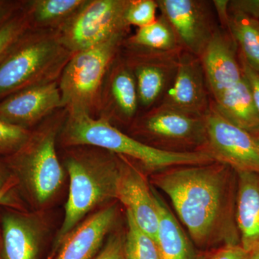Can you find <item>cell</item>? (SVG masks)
<instances>
[{"label":"cell","instance_id":"6da1fadb","mask_svg":"<svg viewBox=\"0 0 259 259\" xmlns=\"http://www.w3.org/2000/svg\"><path fill=\"white\" fill-rule=\"evenodd\" d=\"M196 245H241L236 223L238 177L219 161L166 168L153 175Z\"/></svg>","mask_w":259,"mask_h":259},{"label":"cell","instance_id":"7a4b0ae2","mask_svg":"<svg viewBox=\"0 0 259 259\" xmlns=\"http://www.w3.org/2000/svg\"><path fill=\"white\" fill-rule=\"evenodd\" d=\"M65 147L92 146L133 160L148 171L216 161L207 151L175 152L158 149L122 132L100 117L84 113H67L60 133Z\"/></svg>","mask_w":259,"mask_h":259},{"label":"cell","instance_id":"3957f363","mask_svg":"<svg viewBox=\"0 0 259 259\" xmlns=\"http://www.w3.org/2000/svg\"><path fill=\"white\" fill-rule=\"evenodd\" d=\"M65 164L69 192L56 248L92 209L117 198L120 171L118 155L92 146L71 147Z\"/></svg>","mask_w":259,"mask_h":259},{"label":"cell","instance_id":"277c9868","mask_svg":"<svg viewBox=\"0 0 259 259\" xmlns=\"http://www.w3.org/2000/svg\"><path fill=\"white\" fill-rule=\"evenodd\" d=\"M72 56L57 30L30 28L0 60V100L25 89L59 81Z\"/></svg>","mask_w":259,"mask_h":259},{"label":"cell","instance_id":"5b68a950","mask_svg":"<svg viewBox=\"0 0 259 259\" xmlns=\"http://www.w3.org/2000/svg\"><path fill=\"white\" fill-rule=\"evenodd\" d=\"M67 112L64 109L54 112L31 131L23 147L5 163L14 174L18 185L36 205L47 203L60 189L64 169L58 157L56 140Z\"/></svg>","mask_w":259,"mask_h":259},{"label":"cell","instance_id":"8992f818","mask_svg":"<svg viewBox=\"0 0 259 259\" xmlns=\"http://www.w3.org/2000/svg\"><path fill=\"white\" fill-rule=\"evenodd\" d=\"M127 34L73 54L59 80L61 107L67 113L96 117L104 80Z\"/></svg>","mask_w":259,"mask_h":259},{"label":"cell","instance_id":"52a82bcc","mask_svg":"<svg viewBox=\"0 0 259 259\" xmlns=\"http://www.w3.org/2000/svg\"><path fill=\"white\" fill-rule=\"evenodd\" d=\"M129 127L135 139L142 138V142L158 149L207 151L205 116L190 115L159 104L141 112Z\"/></svg>","mask_w":259,"mask_h":259},{"label":"cell","instance_id":"ba28073f","mask_svg":"<svg viewBox=\"0 0 259 259\" xmlns=\"http://www.w3.org/2000/svg\"><path fill=\"white\" fill-rule=\"evenodd\" d=\"M128 0H85L57 29L61 42L71 54L80 52L120 34H130L125 20Z\"/></svg>","mask_w":259,"mask_h":259},{"label":"cell","instance_id":"9c48e42d","mask_svg":"<svg viewBox=\"0 0 259 259\" xmlns=\"http://www.w3.org/2000/svg\"><path fill=\"white\" fill-rule=\"evenodd\" d=\"M184 51L200 57L221 27L213 1L156 0Z\"/></svg>","mask_w":259,"mask_h":259},{"label":"cell","instance_id":"30bf717a","mask_svg":"<svg viewBox=\"0 0 259 259\" xmlns=\"http://www.w3.org/2000/svg\"><path fill=\"white\" fill-rule=\"evenodd\" d=\"M207 151L236 171L259 174V146L250 133L221 115L212 100L205 115Z\"/></svg>","mask_w":259,"mask_h":259},{"label":"cell","instance_id":"8fae6325","mask_svg":"<svg viewBox=\"0 0 259 259\" xmlns=\"http://www.w3.org/2000/svg\"><path fill=\"white\" fill-rule=\"evenodd\" d=\"M182 51L147 52L121 47L136 80L139 114L161 103L176 76Z\"/></svg>","mask_w":259,"mask_h":259},{"label":"cell","instance_id":"7c38bea8","mask_svg":"<svg viewBox=\"0 0 259 259\" xmlns=\"http://www.w3.org/2000/svg\"><path fill=\"white\" fill-rule=\"evenodd\" d=\"M139 115L136 80L120 51L105 76L95 117L118 128L119 125L130 127Z\"/></svg>","mask_w":259,"mask_h":259},{"label":"cell","instance_id":"4fadbf2b","mask_svg":"<svg viewBox=\"0 0 259 259\" xmlns=\"http://www.w3.org/2000/svg\"><path fill=\"white\" fill-rule=\"evenodd\" d=\"M211 103L200 57L182 51L176 76L160 104L190 115L204 117Z\"/></svg>","mask_w":259,"mask_h":259},{"label":"cell","instance_id":"5bb4252c","mask_svg":"<svg viewBox=\"0 0 259 259\" xmlns=\"http://www.w3.org/2000/svg\"><path fill=\"white\" fill-rule=\"evenodd\" d=\"M120 171L117 198L125 205L135 222L155 241L158 226L156 198L144 173L128 158L118 155Z\"/></svg>","mask_w":259,"mask_h":259},{"label":"cell","instance_id":"9a60e30c","mask_svg":"<svg viewBox=\"0 0 259 259\" xmlns=\"http://www.w3.org/2000/svg\"><path fill=\"white\" fill-rule=\"evenodd\" d=\"M62 108L59 81L32 87L0 100V119L30 130Z\"/></svg>","mask_w":259,"mask_h":259},{"label":"cell","instance_id":"2e32d148","mask_svg":"<svg viewBox=\"0 0 259 259\" xmlns=\"http://www.w3.org/2000/svg\"><path fill=\"white\" fill-rule=\"evenodd\" d=\"M237 49L229 32L220 27L200 56L212 101L244 77Z\"/></svg>","mask_w":259,"mask_h":259},{"label":"cell","instance_id":"e0dca14e","mask_svg":"<svg viewBox=\"0 0 259 259\" xmlns=\"http://www.w3.org/2000/svg\"><path fill=\"white\" fill-rule=\"evenodd\" d=\"M44 232L38 216L10 209L1 218V259H37Z\"/></svg>","mask_w":259,"mask_h":259},{"label":"cell","instance_id":"ac0fdd59","mask_svg":"<svg viewBox=\"0 0 259 259\" xmlns=\"http://www.w3.org/2000/svg\"><path fill=\"white\" fill-rule=\"evenodd\" d=\"M115 204L107 206L78 225L58 247L55 259H93L117 218Z\"/></svg>","mask_w":259,"mask_h":259},{"label":"cell","instance_id":"d6986e66","mask_svg":"<svg viewBox=\"0 0 259 259\" xmlns=\"http://www.w3.org/2000/svg\"><path fill=\"white\" fill-rule=\"evenodd\" d=\"M236 223L241 245L248 252L259 249V174L236 171Z\"/></svg>","mask_w":259,"mask_h":259},{"label":"cell","instance_id":"ffe728a7","mask_svg":"<svg viewBox=\"0 0 259 259\" xmlns=\"http://www.w3.org/2000/svg\"><path fill=\"white\" fill-rule=\"evenodd\" d=\"M158 212L156 245L161 259H196L188 237L177 218L156 191L153 190Z\"/></svg>","mask_w":259,"mask_h":259},{"label":"cell","instance_id":"44dd1931","mask_svg":"<svg viewBox=\"0 0 259 259\" xmlns=\"http://www.w3.org/2000/svg\"><path fill=\"white\" fill-rule=\"evenodd\" d=\"M212 102L220 113L235 125L249 133L259 129V116L245 76Z\"/></svg>","mask_w":259,"mask_h":259},{"label":"cell","instance_id":"7402d4cb","mask_svg":"<svg viewBox=\"0 0 259 259\" xmlns=\"http://www.w3.org/2000/svg\"><path fill=\"white\" fill-rule=\"evenodd\" d=\"M229 2V1H228ZM223 28L231 34L248 64L259 73V20L228 5V16Z\"/></svg>","mask_w":259,"mask_h":259},{"label":"cell","instance_id":"603a6c76","mask_svg":"<svg viewBox=\"0 0 259 259\" xmlns=\"http://www.w3.org/2000/svg\"><path fill=\"white\" fill-rule=\"evenodd\" d=\"M122 47L133 50L156 53L182 49L171 25L161 15L153 23L139 28L134 34L126 37Z\"/></svg>","mask_w":259,"mask_h":259},{"label":"cell","instance_id":"cb8c5ba5","mask_svg":"<svg viewBox=\"0 0 259 259\" xmlns=\"http://www.w3.org/2000/svg\"><path fill=\"white\" fill-rule=\"evenodd\" d=\"M85 0H25L31 28L57 30L79 10Z\"/></svg>","mask_w":259,"mask_h":259},{"label":"cell","instance_id":"d4e9b609","mask_svg":"<svg viewBox=\"0 0 259 259\" xmlns=\"http://www.w3.org/2000/svg\"><path fill=\"white\" fill-rule=\"evenodd\" d=\"M127 230L125 235L127 259H161L157 245L152 238L140 229L131 213L126 212Z\"/></svg>","mask_w":259,"mask_h":259},{"label":"cell","instance_id":"484cf974","mask_svg":"<svg viewBox=\"0 0 259 259\" xmlns=\"http://www.w3.org/2000/svg\"><path fill=\"white\" fill-rule=\"evenodd\" d=\"M18 10L0 28V60L25 32L31 28L30 17L25 6Z\"/></svg>","mask_w":259,"mask_h":259},{"label":"cell","instance_id":"4316f807","mask_svg":"<svg viewBox=\"0 0 259 259\" xmlns=\"http://www.w3.org/2000/svg\"><path fill=\"white\" fill-rule=\"evenodd\" d=\"M158 6L156 0H128L125 13V20L131 25L146 26L156 20Z\"/></svg>","mask_w":259,"mask_h":259},{"label":"cell","instance_id":"83f0119b","mask_svg":"<svg viewBox=\"0 0 259 259\" xmlns=\"http://www.w3.org/2000/svg\"><path fill=\"white\" fill-rule=\"evenodd\" d=\"M18 182L5 162L0 161V206L23 211L18 193Z\"/></svg>","mask_w":259,"mask_h":259},{"label":"cell","instance_id":"f1b7e54d","mask_svg":"<svg viewBox=\"0 0 259 259\" xmlns=\"http://www.w3.org/2000/svg\"><path fill=\"white\" fill-rule=\"evenodd\" d=\"M31 130L22 128L0 119V155L14 154L30 138Z\"/></svg>","mask_w":259,"mask_h":259},{"label":"cell","instance_id":"f546056e","mask_svg":"<svg viewBox=\"0 0 259 259\" xmlns=\"http://www.w3.org/2000/svg\"><path fill=\"white\" fill-rule=\"evenodd\" d=\"M93 259H127L125 236L121 233L112 235Z\"/></svg>","mask_w":259,"mask_h":259},{"label":"cell","instance_id":"4dcf8cb0","mask_svg":"<svg viewBox=\"0 0 259 259\" xmlns=\"http://www.w3.org/2000/svg\"><path fill=\"white\" fill-rule=\"evenodd\" d=\"M238 55H239L238 57H239L242 71H243L247 82L249 85L255 107L259 116V73L247 63L241 54H239Z\"/></svg>","mask_w":259,"mask_h":259},{"label":"cell","instance_id":"1f68e13d","mask_svg":"<svg viewBox=\"0 0 259 259\" xmlns=\"http://www.w3.org/2000/svg\"><path fill=\"white\" fill-rule=\"evenodd\" d=\"M250 255V252L241 245H227L220 247L203 259H249Z\"/></svg>","mask_w":259,"mask_h":259},{"label":"cell","instance_id":"d6a6232c","mask_svg":"<svg viewBox=\"0 0 259 259\" xmlns=\"http://www.w3.org/2000/svg\"><path fill=\"white\" fill-rule=\"evenodd\" d=\"M23 5L24 0H0V28L21 9Z\"/></svg>","mask_w":259,"mask_h":259},{"label":"cell","instance_id":"836d02e7","mask_svg":"<svg viewBox=\"0 0 259 259\" xmlns=\"http://www.w3.org/2000/svg\"><path fill=\"white\" fill-rule=\"evenodd\" d=\"M249 259H259V249L250 252Z\"/></svg>","mask_w":259,"mask_h":259},{"label":"cell","instance_id":"e575fe53","mask_svg":"<svg viewBox=\"0 0 259 259\" xmlns=\"http://www.w3.org/2000/svg\"><path fill=\"white\" fill-rule=\"evenodd\" d=\"M250 134L253 136V139H255V142L257 143L259 146V129L250 133Z\"/></svg>","mask_w":259,"mask_h":259},{"label":"cell","instance_id":"d590c367","mask_svg":"<svg viewBox=\"0 0 259 259\" xmlns=\"http://www.w3.org/2000/svg\"><path fill=\"white\" fill-rule=\"evenodd\" d=\"M0 259H1V257H0Z\"/></svg>","mask_w":259,"mask_h":259},{"label":"cell","instance_id":"8d00e7d4","mask_svg":"<svg viewBox=\"0 0 259 259\" xmlns=\"http://www.w3.org/2000/svg\"><path fill=\"white\" fill-rule=\"evenodd\" d=\"M258 20H259V18H258Z\"/></svg>","mask_w":259,"mask_h":259}]
</instances>
